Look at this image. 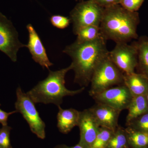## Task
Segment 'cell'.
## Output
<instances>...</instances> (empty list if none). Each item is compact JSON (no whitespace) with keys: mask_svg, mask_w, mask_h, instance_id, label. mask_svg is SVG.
Listing matches in <instances>:
<instances>
[{"mask_svg":"<svg viewBox=\"0 0 148 148\" xmlns=\"http://www.w3.org/2000/svg\"><path fill=\"white\" fill-rule=\"evenodd\" d=\"M63 52L71 58V65L75 73L74 82L82 87L90 84L95 69L109 51L106 40L102 36L91 42L75 41L67 46Z\"/></svg>","mask_w":148,"mask_h":148,"instance_id":"6da1fadb","label":"cell"},{"mask_svg":"<svg viewBox=\"0 0 148 148\" xmlns=\"http://www.w3.org/2000/svg\"><path fill=\"white\" fill-rule=\"evenodd\" d=\"M140 22L138 12L126 10L120 4L105 8L100 25L101 36L106 41L127 43L137 40V28Z\"/></svg>","mask_w":148,"mask_h":148,"instance_id":"7a4b0ae2","label":"cell"},{"mask_svg":"<svg viewBox=\"0 0 148 148\" xmlns=\"http://www.w3.org/2000/svg\"><path fill=\"white\" fill-rule=\"evenodd\" d=\"M72 69L71 64L67 68L56 71L49 70L47 77L38 83L27 94L35 104H53L58 107L60 106L64 97L77 95L83 92L85 88L83 87L78 90H72L66 87V74Z\"/></svg>","mask_w":148,"mask_h":148,"instance_id":"3957f363","label":"cell"},{"mask_svg":"<svg viewBox=\"0 0 148 148\" xmlns=\"http://www.w3.org/2000/svg\"><path fill=\"white\" fill-rule=\"evenodd\" d=\"M90 84L89 94L92 97L114 86L124 84V73L112 61L109 53L95 69Z\"/></svg>","mask_w":148,"mask_h":148,"instance_id":"277c9868","label":"cell"},{"mask_svg":"<svg viewBox=\"0 0 148 148\" xmlns=\"http://www.w3.org/2000/svg\"><path fill=\"white\" fill-rule=\"evenodd\" d=\"M105 8L96 0H87L79 2L70 12L73 31L75 35L84 27L89 26L100 27Z\"/></svg>","mask_w":148,"mask_h":148,"instance_id":"5b68a950","label":"cell"},{"mask_svg":"<svg viewBox=\"0 0 148 148\" xmlns=\"http://www.w3.org/2000/svg\"><path fill=\"white\" fill-rule=\"evenodd\" d=\"M16 101L15 109L20 113L29 124L31 131L38 138L42 140L46 137V125L40 116L35 103L18 86L16 90Z\"/></svg>","mask_w":148,"mask_h":148,"instance_id":"8992f818","label":"cell"},{"mask_svg":"<svg viewBox=\"0 0 148 148\" xmlns=\"http://www.w3.org/2000/svg\"><path fill=\"white\" fill-rule=\"evenodd\" d=\"M18 37L12 21L0 12V51L13 62L17 61L18 50L26 47L19 40Z\"/></svg>","mask_w":148,"mask_h":148,"instance_id":"52a82bcc","label":"cell"},{"mask_svg":"<svg viewBox=\"0 0 148 148\" xmlns=\"http://www.w3.org/2000/svg\"><path fill=\"white\" fill-rule=\"evenodd\" d=\"M109 56L113 62L124 74L135 73L138 65V50L132 43H117Z\"/></svg>","mask_w":148,"mask_h":148,"instance_id":"ba28073f","label":"cell"},{"mask_svg":"<svg viewBox=\"0 0 148 148\" xmlns=\"http://www.w3.org/2000/svg\"><path fill=\"white\" fill-rule=\"evenodd\" d=\"M92 98L97 103L122 111L127 109L133 97L127 86L123 84L108 88Z\"/></svg>","mask_w":148,"mask_h":148,"instance_id":"9c48e42d","label":"cell"},{"mask_svg":"<svg viewBox=\"0 0 148 148\" xmlns=\"http://www.w3.org/2000/svg\"><path fill=\"white\" fill-rule=\"evenodd\" d=\"M78 126L80 130L79 144L84 148H91L100 126L90 109L80 112Z\"/></svg>","mask_w":148,"mask_h":148,"instance_id":"30bf717a","label":"cell"},{"mask_svg":"<svg viewBox=\"0 0 148 148\" xmlns=\"http://www.w3.org/2000/svg\"><path fill=\"white\" fill-rule=\"evenodd\" d=\"M26 27L29 33V41L26 47L29 49L32 58L36 63L43 69L46 68L49 70V67L53 66V64L49 61L39 36L32 24H28Z\"/></svg>","mask_w":148,"mask_h":148,"instance_id":"8fae6325","label":"cell"},{"mask_svg":"<svg viewBox=\"0 0 148 148\" xmlns=\"http://www.w3.org/2000/svg\"><path fill=\"white\" fill-rule=\"evenodd\" d=\"M89 109L100 127H107L114 131L119 127V118L121 111L98 103Z\"/></svg>","mask_w":148,"mask_h":148,"instance_id":"7c38bea8","label":"cell"},{"mask_svg":"<svg viewBox=\"0 0 148 148\" xmlns=\"http://www.w3.org/2000/svg\"><path fill=\"white\" fill-rule=\"evenodd\" d=\"M57 127L60 132L68 134L75 126H78L80 112L73 108L63 109L58 107Z\"/></svg>","mask_w":148,"mask_h":148,"instance_id":"4fadbf2b","label":"cell"},{"mask_svg":"<svg viewBox=\"0 0 148 148\" xmlns=\"http://www.w3.org/2000/svg\"><path fill=\"white\" fill-rule=\"evenodd\" d=\"M124 84L132 97L145 95L148 90V79L140 73L124 74Z\"/></svg>","mask_w":148,"mask_h":148,"instance_id":"5bb4252c","label":"cell"},{"mask_svg":"<svg viewBox=\"0 0 148 148\" xmlns=\"http://www.w3.org/2000/svg\"><path fill=\"white\" fill-rule=\"evenodd\" d=\"M138 50V65L136 69L138 73L143 74L148 79V37L138 38L133 42Z\"/></svg>","mask_w":148,"mask_h":148,"instance_id":"9a60e30c","label":"cell"},{"mask_svg":"<svg viewBox=\"0 0 148 148\" xmlns=\"http://www.w3.org/2000/svg\"><path fill=\"white\" fill-rule=\"evenodd\" d=\"M126 124L148 112V103L145 95L133 97L127 108Z\"/></svg>","mask_w":148,"mask_h":148,"instance_id":"2e32d148","label":"cell"},{"mask_svg":"<svg viewBox=\"0 0 148 148\" xmlns=\"http://www.w3.org/2000/svg\"><path fill=\"white\" fill-rule=\"evenodd\" d=\"M130 147L148 148V133L127 127L125 128Z\"/></svg>","mask_w":148,"mask_h":148,"instance_id":"e0dca14e","label":"cell"},{"mask_svg":"<svg viewBox=\"0 0 148 148\" xmlns=\"http://www.w3.org/2000/svg\"><path fill=\"white\" fill-rule=\"evenodd\" d=\"M125 128L119 127L115 130L107 148H130Z\"/></svg>","mask_w":148,"mask_h":148,"instance_id":"ac0fdd59","label":"cell"},{"mask_svg":"<svg viewBox=\"0 0 148 148\" xmlns=\"http://www.w3.org/2000/svg\"><path fill=\"white\" fill-rule=\"evenodd\" d=\"M76 35V40L78 41H93L101 36L100 27L89 26L84 27L77 32Z\"/></svg>","mask_w":148,"mask_h":148,"instance_id":"d6986e66","label":"cell"},{"mask_svg":"<svg viewBox=\"0 0 148 148\" xmlns=\"http://www.w3.org/2000/svg\"><path fill=\"white\" fill-rule=\"evenodd\" d=\"M114 131L107 127H100L91 148H107Z\"/></svg>","mask_w":148,"mask_h":148,"instance_id":"ffe728a7","label":"cell"},{"mask_svg":"<svg viewBox=\"0 0 148 148\" xmlns=\"http://www.w3.org/2000/svg\"><path fill=\"white\" fill-rule=\"evenodd\" d=\"M127 127L135 130L148 133V112L130 121Z\"/></svg>","mask_w":148,"mask_h":148,"instance_id":"44dd1931","label":"cell"},{"mask_svg":"<svg viewBox=\"0 0 148 148\" xmlns=\"http://www.w3.org/2000/svg\"><path fill=\"white\" fill-rule=\"evenodd\" d=\"M12 128L8 125L0 128V148H12L10 140V131Z\"/></svg>","mask_w":148,"mask_h":148,"instance_id":"7402d4cb","label":"cell"},{"mask_svg":"<svg viewBox=\"0 0 148 148\" xmlns=\"http://www.w3.org/2000/svg\"><path fill=\"white\" fill-rule=\"evenodd\" d=\"M50 21L53 27L60 29H66L71 23L70 18L61 15H52L50 17Z\"/></svg>","mask_w":148,"mask_h":148,"instance_id":"603a6c76","label":"cell"},{"mask_svg":"<svg viewBox=\"0 0 148 148\" xmlns=\"http://www.w3.org/2000/svg\"><path fill=\"white\" fill-rule=\"evenodd\" d=\"M145 0H121L120 5L125 9L131 12L138 11Z\"/></svg>","mask_w":148,"mask_h":148,"instance_id":"cb8c5ba5","label":"cell"},{"mask_svg":"<svg viewBox=\"0 0 148 148\" xmlns=\"http://www.w3.org/2000/svg\"><path fill=\"white\" fill-rule=\"evenodd\" d=\"M1 106V104H0ZM17 112L16 110L7 112L3 111L0 108V123L2 125V126L8 125V120L11 115Z\"/></svg>","mask_w":148,"mask_h":148,"instance_id":"d4e9b609","label":"cell"},{"mask_svg":"<svg viewBox=\"0 0 148 148\" xmlns=\"http://www.w3.org/2000/svg\"><path fill=\"white\" fill-rule=\"evenodd\" d=\"M121 0H96L97 2L104 8L120 4Z\"/></svg>","mask_w":148,"mask_h":148,"instance_id":"484cf974","label":"cell"},{"mask_svg":"<svg viewBox=\"0 0 148 148\" xmlns=\"http://www.w3.org/2000/svg\"><path fill=\"white\" fill-rule=\"evenodd\" d=\"M53 148H84L80 144L78 143L77 145L72 147H69L65 145H59L56 146Z\"/></svg>","mask_w":148,"mask_h":148,"instance_id":"4316f807","label":"cell"},{"mask_svg":"<svg viewBox=\"0 0 148 148\" xmlns=\"http://www.w3.org/2000/svg\"><path fill=\"white\" fill-rule=\"evenodd\" d=\"M145 96L146 99H147V101L148 103V90L147 92V93H146V94H145Z\"/></svg>","mask_w":148,"mask_h":148,"instance_id":"83f0119b","label":"cell"},{"mask_svg":"<svg viewBox=\"0 0 148 148\" xmlns=\"http://www.w3.org/2000/svg\"><path fill=\"white\" fill-rule=\"evenodd\" d=\"M76 1H79V2H81L82 1H83L84 0H76Z\"/></svg>","mask_w":148,"mask_h":148,"instance_id":"f1b7e54d","label":"cell"},{"mask_svg":"<svg viewBox=\"0 0 148 148\" xmlns=\"http://www.w3.org/2000/svg\"></svg>","mask_w":148,"mask_h":148,"instance_id":"f546056e","label":"cell"}]
</instances>
